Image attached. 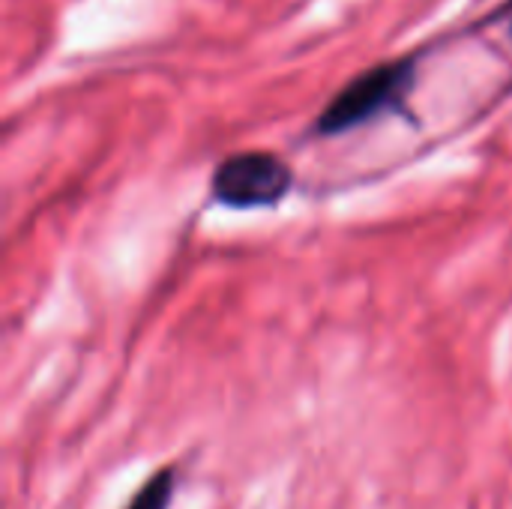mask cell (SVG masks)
Here are the masks:
<instances>
[{"label": "cell", "mask_w": 512, "mask_h": 509, "mask_svg": "<svg viewBox=\"0 0 512 509\" xmlns=\"http://www.w3.org/2000/svg\"><path fill=\"white\" fill-rule=\"evenodd\" d=\"M177 480H180V468L177 465H165L159 468L123 509H171L174 492H177Z\"/></svg>", "instance_id": "cell-3"}, {"label": "cell", "mask_w": 512, "mask_h": 509, "mask_svg": "<svg viewBox=\"0 0 512 509\" xmlns=\"http://www.w3.org/2000/svg\"><path fill=\"white\" fill-rule=\"evenodd\" d=\"M291 165L273 150H240L225 156L210 174V198L228 210H264L288 198Z\"/></svg>", "instance_id": "cell-2"}, {"label": "cell", "mask_w": 512, "mask_h": 509, "mask_svg": "<svg viewBox=\"0 0 512 509\" xmlns=\"http://www.w3.org/2000/svg\"><path fill=\"white\" fill-rule=\"evenodd\" d=\"M417 72L420 63L411 54L363 69L321 108L312 132L318 138H336L387 114H405L408 99L417 87Z\"/></svg>", "instance_id": "cell-1"}, {"label": "cell", "mask_w": 512, "mask_h": 509, "mask_svg": "<svg viewBox=\"0 0 512 509\" xmlns=\"http://www.w3.org/2000/svg\"><path fill=\"white\" fill-rule=\"evenodd\" d=\"M504 27H507V36H510L512 42V0L507 3V9H504Z\"/></svg>", "instance_id": "cell-4"}]
</instances>
